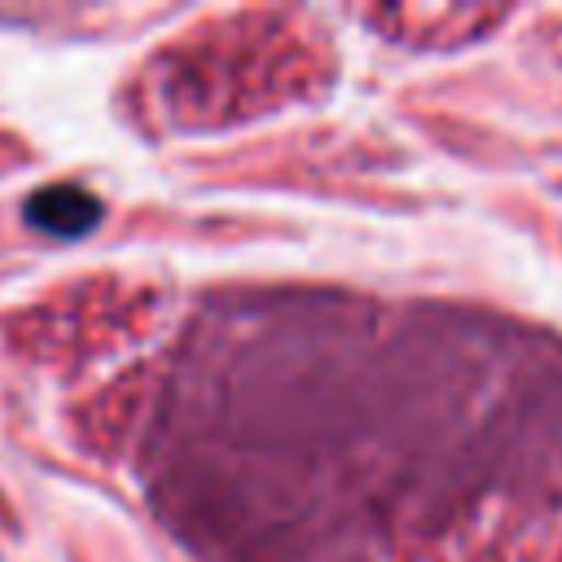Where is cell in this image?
Masks as SVG:
<instances>
[{"label":"cell","mask_w":562,"mask_h":562,"mask_svg":"<svg viewBox=\"0 0 562 562\" xmlns=\"http://www.w3.org/2000/svg\"><path fill=\"white\" fill-rule=\"evenodd\" d=\"M101 220V202L79 184H44L26 198V224L53 237H79Z\"/></svg>","instance_id":"cell-1"}]
</instances>
